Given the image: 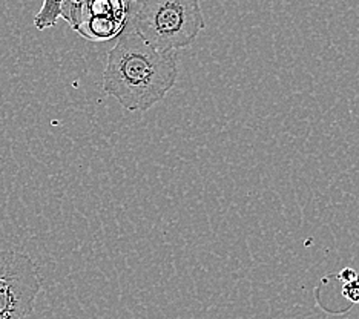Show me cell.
<instances>
[{"mask_svg": "<svg viewBox=\"0 0 359 319\" xmlns=\"http://www.w3.org/2000/svg\"><path fill=\"white\" fill-rule=\"evenodd\" d=\"M175 51H161L138 36L128 20L103 72V91L129 112L148 111L175 86Z\"/></svg>", "mask_w": 359, "mask_h": 319, "instance_id": "1", "label": "cell"}, {"mask_svg": "<svg viewBox=\"0 0 359 319\" xmlns=\"http://www.w3.org/2000/svg\"><path fill=\"white\" fill-rule=\"evenodd\" d=\"M128 20L138 36L161 51H177L195 42L205 29L200 0H142L129 4Z\"/></svg>", "mask_w": 359, "mask_h": 319, "instance_id": "2", "label": "cell"}, {"mask_svg": "<svg viewBox=\"0 0 359 319\" xmlns=\"http://www.w3.org/2000/svg\"><path fill=\"white\" fill-rule=\"evenodd\" d=\"M40 292L37 267L27 253L0 249V319H27Z\"/></svg>", "mask_w": 359, "mask_h": 319, "instance_id": "3", "label": "cell"}, {"mask_svg": "<svg viewBox=\"0 0 359 319\" xmlns=\"http://www.w3.org/2000/svg\"><path fill=\"white\" fill-rule=\"evenodd\" d=\"M128 15L129 4L126 0H89L77 32L91 42H104L118 37Z\"/></svg>", "mask_w": 359, "mask_h": 319, "instance_id": "4", "label": "cell"}, {"mask_svg": "<svg viewBox=\"0 0 359 319\" xmlns=\"http://www.w3.org/2000/svg\"><path fill=\"white\" fill-rule=\"evenodd\" d=\"M65 0H43V5L40 8V11L34 18L36 28L43 31L48 28H53L60 19V10Z\"/></svg>", "mask_w": 359, "mask_h": 319, "instance_id": "5", "label": "cell"}, {"mask_svg": "<svg viewBox=\"0 0 359 319\" xmlns=\"http://www.w3.org/2000/svg\"><path fill=\"white\" fill-rule=\"evenodd\" d=\"M89 0H65L60 10V18L69 23V27L77 31L86 13Z\"/></svg>", "mask_w": 359, "mask_h": 319, "instance_id": "6", "label": "cell"}, {"mask_svg": "<svg viewBox=\"0 0 359 319\" xmlns=\"http://www.w3.org/2000/svg\"><path fill=\"white\" fill-rule=\"evenodd\" d=\"M341 293H342V297L352 302V304H358L359 302V273L355 278H352L350 281H346L344 284H342Z\"/></svg>", "mask_w": 359, "mask_h": 319, "instance_id": "7", "label": "cell"}, {"mask_svg": "<svg viewBox=\"0 0 359 319\" xmlns=\"http://www.w3.org/2000/svg\"><path fill=\"white\" fill-rule=\"evenodd\" d=\"M356 275H358V272L355 269H342V272L338 275V278L342 283H346V281L352 280V278H355Z\"/></svg>", "mask_w": 359, "mask_h": 319, "instance_id": "8", "label": "cell"}, {"mask_svg": "<svg viewBox=\"0 0 359 319\" xmlns=\"http://www.w3.org/2000/svg\"><path fill=\"white\" fill-rule=\"evenodd\" d=\"M126 2H128V4H140L142 0H126Z\"/></svg>", "mask_w": 359, "mask_h": 319, "instance_id": "9", "label": "cell"}]
</instances>
